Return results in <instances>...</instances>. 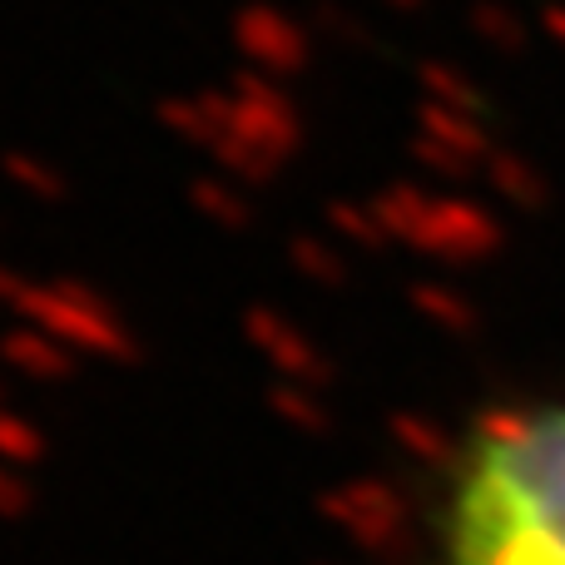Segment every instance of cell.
<instances>
[{"mask_svg": "<svg viewBox=\"0 0 565 565\" xmlns=\"http://www.w3.org/2000/svg\"><path fill=\"white\" fill-rule=\"evenodd\" d=\"M447 565H565V407L477 431L451 491Z\"/></svg>", "mask_w": 565, "mask_h": 565, "instance_id": "obj_1", "label": "cell"}, {"mask_svg": "<svg viewBox=\"0 0 565 565\" xmlns=\"http://www.w3.org/2000/svg\"><path fill=\"white\" fill-rule=\"evenodd\" d=\"M6 174L15 179L20 189H30V194H35V199H45V204H55V199H65V174H60V169H50L45 159L10 154V159H6Z\"/></svg>", "mask_w": 565, "mask_h": 565, "instance_id": "obj_21", "label": "cell"}, {"mask_svg": "<svg viewBox=\"0 0 565 565\" xmlns=\"http://www.w3.org/2000/svg\"><path fill=\"white\" fill-rule=\"evenodd\" d=\"M422 89H427L431 105H447V109H467V115H481V89L471 85L467 75H461L457 65H447V60H427V65L417 70Z\"/></svg>", "mask_w": 565, "mask_h": 565, "instance_id": "obj_18", "label": "cell"}, {"mask_svg": "<svg viewBox=\"0 0 565 565\" xmlns=\"http://www.w3.org/2000/svg\"><path fill=\"white\" fill-rule=\"evenodd\" d=\"M0 362L30 382H65V377H75V367H79V358L65 342H55L50 332L30 328V322H10V328L0 332Z\"/></svg>", "mask_w": 565, "mask_h": 565, "instance_id": "obj_9", "label": "cell"}, {"mask_svg": "<svg viewBox=\"0 0 565 565\" xmlns=\"http://www.w3.org/2000/svg\"><path fill=\"white\" fill-rule=\"evenodd\" d=\"M35 511V487L20 467H6L0 461V521H20Z\"/></svg>", "mask_w": 565, "mask_h": 565, "instance_id": "obj_22", "label": "cell"}, {"mask_svg": "<svg viewBox=\"0 0 565 565\" xmlns=\"http://www.w3.org/2000/svg\"><path fill=\"white\" fill-rule=\"evenodd\" d=\"M481 174H487V184L497 189V199H507V204H516V209H541L546 194H551L546 179H541V169L521 154H507V149H497Z\"/></svg>", "mask_w": 565, "mask_h": 565, "instance_id": "obj_12", "label": "cell"}, {"mask_svg": "<svg viewBox=\"0 0 565 565\" xmlns=\"http://www.w3.org/2000/svg\"><path fill=\"white\" fill-rule=\"evenodd\" d=\"M268 407H274L278 422H288V427L302 431V437H322V431L332 427V412H328V402H322V392L302 387V382H274Z\"/></svg>", "mask_w": 565, "mask_h": 565, "instance_id": "obj_14", "label": "cell"}, {"mask_svg": "<svg viewBox=\"0 0 565 565\" xmlns=\"http://www.w3.org/2000/svg\"><path fill=\"white\" fill-rule=\"evenodd\" d=\"M0 461H6V467H20V471L45 461V431H40L25 412L6 407V402H0Z\"/></svg>", "mask_w": 565, "mask_h": 565, "instance_id": "obj_17", "label": "cell"}, {"mask_svg": "<svg viewBox=\"0 0 565 565\" xmlns=\"http://www.w3.org/2000/svg\"><path fill=\"white\" fill-rule=\"evenodd\" d=\"M318 516L362 551H392L402 541V531H407V507L377 477H352L328 487L318 497Z\"/></svg>", "mask_w": 565, "mask_h": 565, "instance_id": "obj_5", "label": "cell"}, {"mask_svg": "<svg viewBox=\"0 0 565 565\" xmlns=\"http://www.w3.org/2000/svg\"><path fill=\"white\" fill-rule=\"evenodd\" d=\"M387 437L397 441L412 461H422V467H437V461L451 457V431L441 427L437 417H427V412H392Z\"/></svg>", "mask_w": 565, "mask_h": 565, "instance_id": "obj_13", "label": "cell"}, {"mask_svg": "<svg viewBox=\"0 0 565 565\" xmlns=\"http://www.w3.org/2000/svg\"><path fill=\"white\" fill-rule=\"evenodd\" d=\"M288 258H292V268L308 282H318V288H342V282H348V258H342V248H332L328 238L298 234L288 244Z\"/></svg>", "mask_w": 565, "mask_h": 565, "instance_id": "obj_16", "label": "cell"}, {"mask_svg": "<svg viewBox=\"0 0 565 565\" xmlns=\"http://www.w3.org/2000/svg\"><path fill=\"white\" fill-rule=\"evenodd\" d=\"M15 322L50 332L55 342H65L79 362L105 358V362H135L139 342L129 332V322L119 318V308L99 288L79 278H25L20 292L10 298Z\"/></svg>", "mask_w": 565, "mask_h": 565, "instance_id": "obj_4", "label": "cell"}, {"mask_svg": "<svg viewBox=\"0 0 565 565\" xmlns=\"http://www.w3.org/2000/svg\"><path fill=\"white\" fill-rule=\"evenodd\" d=\"M377 214L387 244H407L441 264H477L491 258L507 238L501 218L481 199L461 194H427L417 184H387L382 194L367 199Z\"/></svg>", "mask_w": 565, "mask_h": 565, "instance_id": "obj_2", "label": "cell"}, {"mask_svg": "<svg viewBox=\"0 0 565 565\" xmlns=\"http://www.w3.org/2000/svg\"><path fill=\"white\" fill-rule=\"evenodd\" d=\"M387 6H392V10H422L427 0H387Z\"/></svg>", "mask_w": 565, "mask_h": 565, "instance_id": "obj_24", "label": "cell"}, {"mask_svg": "<svg viewBox=\"0 0 565 565\" xmlns=\"http://www.w3.org/2000/svg\"><path fill=\"white\" fill-rule=\"evenodd\" d=\"M328 224L332 234H342L358 248H387V234H382L372 204H328Z\"/></svg>", "mask_w": 565, "mask_h": 565, "instance_id": "obj_20", "label": "cell"}, {"mask_svg": "<svg viewBox=\"0 0 565 565\" xmlns=\"http://www.w3.org/2000/svg\"><path fill=\"white\" fill-rule=\"evenodd\" d=\"M407 302L441 332H477L481 328V308L461 288H451V282H431V278L412 282Z\"/></svg>", "mask_w": 565, "mask_h": 565, "instance_id": "obj_11", "label": "cell"}, {"mask_svg": "<svg viewBox=\"0 0 565 565\" xmlns=\"http://www.w3.org/2000/svg\"><path fill=\"white\" fill-rule=\"evenodd\" d=\"M234 45L244 50V60L258 70V75L278 79V85L292 75H302V65H308V55H312L308 30H302L288 10L268 6V0L244 6L234 15Z\"/></svg>", "mask_w": 565, "mask_h": 565, "instance_id": "obj_7", "label": "cell"}, {"mask_svg": "<svg viewBox=\"0 0 565 565\" xmlns=\"http://www.w3.org/2000/svg\"><path fill=\"white\" fill-rule=\"evenodd\" d=\"M228 109H234V99H228V89H199V95H169L164 105H159V125L174 129L179 139H189V145H204L214 149L218 139L228 135Z\"/></svg>", "mask_w": 565, "mask_h": 565, "instance_id": "obj_10", "label": "cell"}, {"mask_svg": "<svg viewBox=\"0 0 565 565\" xmlns=\"http://www.w3.org/2000/svg\"><path fill=\"white\" fill-rule=\"evenodd\" d=\"M228 99H234V109H228V135L218 139L209 154L218 159V169H224L228 179L264 184V179H274L302 149V115L288 99V89H282L278 79L258 75V70L238 75L234 85H228Z\"/></svg>", "mask_w": 565, "mask_h": 565, "instance_id": "obj_3", "label": "cell"}, {"mask_svg": "<svg viewBox=\"0 0 565 565\" xmlns=\"http://www.w3.org/2000/svg\"><path fill=\"white\" fill-rule=\"evenodd\" d=\"M412 154L422 159L437 174H471V169H487V159L497 154L481 115L467 109H447V105H422L417 109V139H412Z\"/></svg>", "mask_w": 565, "mask_h": 565, "instance_id": "obj_6", "label": "cell"}, {"mask_svg": "<svg viewBox=\"0 0 565 565\" xmlns=\"http://www.w3.org/2000/svg\"><path fill=\"white\" fill-rule=\"evenodd\" d=\"M244 338L268 367L278 372V382H302V387H322L332 382V358L278 308H248L244 312Z\"/></svg>", "mask_w": 565, "mask_h": 565, "instance_id": "obj_8", "label": "cell"}, {"mask_svg": "<svg viewBox=\"0 0 565 565\" xmlns=\"http://www.w3.org/2000/svg\"><path fill=\"white\" fill-rule=\"evenodd\" d=\"M471 30H477L481 45L507 50V55H516V50L526 45V25H521L516 10L501 6V0H477V6H471Z\"/></svg>", "mask_w": 565, "mask_h": 565, "instance_id": "obj_19", "label": "cell"}, {"mask_svg": "<svg viewBox=\"0 0 565 565\" xmlns=\"http://www.w3.org/2000/svg\"><path fill=\"white\" fill-rule=\"evenodd\" d=\"M189 199H194L199 214L214 218L218 228H248L254 224V204H248L228 179H194V184H189Z\"/></svg>", "mask_w": 565, "mask_h": 565, "instance_id": "obj_15", "label": "cell"}, {"mask_svg": "<svg viewBox=\"0 0 565 565\" xmlns=\"http://www.w3.org/2000/svg\"><path fill=\"white\" fill-rule=\"evenodd\" d=\"M541 30H546V40H556V45L565 50V0L541 6Z\"/></svg>", "mask_w": 565, "mask_h": 565, "instance_id": "obj_23", "label": "cell"}]
</instances>
